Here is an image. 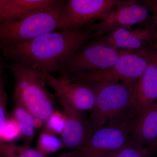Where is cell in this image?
<instances>
[{"instance_id": "8992f818", "label": "cell", "mask_w": 157, "mask_h": 157, "mask_svg": "<svg viewBox=\"0 0 157 157\" xmlns=\"http://www.w3.org/2000/svg\"><path fill=\"white\" fill-rule=\"evenodd\" d=\"M131 50H116L94 41L84 45L67 62L62 73L77 74L105 70Z\"/></svg>"}, {"instance_id": "44dd1931", "label": "cell", "mask_w": 157, "mask_h": 157, "mask_svg": "<svg viewBox=\"0 0 157 157\" xmlns=\"http://www.w3.org/2000/svg\"><path fill=\"white\" fill-rule=\"evenodd\" d=\"M20 137V131L16 121L11 117L8 118L1 136V143H11Z\"/></svg>"}, {"instance_id": "e0dca14e", "label": "cell", "mask_w": 157, "mask_h": 157, "mask_svg": "<svg viewBox=\"0 0 157 157\" xmlns=\"http://www.w3.org/2000/svg\"><path fill=\"white\" fill-rule=\"evenodd\" d=\"M2 157H47L37 149L28 145H18L12 143H0Z\"/></svg>"}, {"instance_id": "6da1fadb", "label": "cell", "mask_w": 157, "mask_h": 157, "mask_svg": "<svg viewBox=\"0 0 157 157\" xmlns=\"http://www.w3.org/2000/svg\"><path fill=\"white\" fill-rule=\"evenodd\" d=\"M90 26L55 31L24 42L1 46L7 60L22 63L44 74L61 71L73 55L91 38Z\"/></svg>"}, {"instance_id": "7c38bea8", "label": "cell", "mask_w": 157, "mask_h": 157, "mask_svg": "<svg viewBox=\"0 0 157 157\" xmlns=\"http://www.w3.org/2000/svg\"><path fill=\"white\" fill-rule=\"evenodd\" d=\"M137 113L150 108L157 103V55L144 73L135 81L128 82Z\"/></svg>"}, {"instance_id": "7a4b0ae2", "label": "cell", "mask_w": 157, "mask_h": 157, "mask_svg": "<svg viewBox=\"0 0 157 157\" xmlns=\"http://www.w3.org/2000/svg\"><path fill=\"white\" fill-rule=\"evenodd\" d=\"M94 96V104L88 124L91 135L106 126L131 120L137 111L129 83L119 81L87 85Z\"/></svg>"}, {"instance_id": "4fadbf2b", "label": "cell", "mask_w": 157, "mask_h": 157, "mask_svg": "<svg viewBox=\"0 0 157 157\" xmlns=\"http://www.w3.org/2000/svg\"><path fill=\"white\" fill-rule=\"evenodd\" d=\"M130 140L143 147L156 149L157 104L143 112L137 113L132 119L130 129Z\"/></svg>"}, {"instance_id": "5bb4252c", "label": "cell", "mask_w": 157, "mask_h": 157, "mask_svg": "<svg viewBox=\"0 0 157 157\" xmlns=\"http://www.w3.org/2000/svg\"><path fill=\"white\" fill-rule=\"evenodd\" d=\"M55 0H0V25L20 19Z\"/></svg>"}, {"instance_id": "d6986e66", "label": "cell", "mask_w": 157, "mask_h": 157, "mask_svg": "<svg viewBox=\"0 0 157 157\" xmlns=\"http://www.w3.org/2000/svg\"><path fill=\"white\" fill-rule=\"evenodd\" d=\"M63 147L62 140L56 135L45 131L39 135L37 143V149L42 154L54 153Z\"/></svg>"}, {"instance_id": "ba28073f", "label": "cell", "mask_w": 157, "mask_h": 157, "mask_svg": "<svg viewBox=\"0 0 157 157\" xmlns=\"http://www.w3.org/2000/svg\"><path fill=\"white\" fill-rule=\"evenodd\" d=\"M124 1L69 0L65 7L67 30L80 29L95 21L102 20Z\"/></svg>"}, {"instance_id": "7402d4cb", "label": "cell", "mask_w": 157, "mask_h": 157, "mask_svg": "<svg viewBox=\"0 0 157 157\" xmlns=\"http://www.w3.org/2000/svg\"><path fill=\"white\" fill-rule=\"evenodd\" d=\"M7 100L8 97L4 87L3 78H0V143L1 136L8 118L6 109Z\"/></svg>"}, {"instance_id": "cb8c5ba5", "label": "cell", "mask_w": 157, "mask_h": 157, "mask_svg": "<svg viewBox=\"0 0 157 157\" xmlns=\"http://www.w3.org/2000/svg\"><path fill=\"white\" fill-rule=\"evenodd\" d=\"M76 153L75 151H70L67 152L63 153L57 157H75Z\"/></svg>"}, {"instance_id": "2e32d148", "label": "cell", "mask_w": 157, "mask_h": 157, "mask_svg": "<svg viewBox=\"0 0 157 157\" xmlns=\"http://www.w3.org/2000/svg\"><path fill=\"white\" fill-rule=\"evenodd\" d=\"M11 117L18 124L20 131V137L28 145L31 144L36 129L34 116L22 105L14 103Z\"/></svg>"}, {"instance_id": "3957f363", "label": "cell", "mask_w": 157, "mask_h": 157, "mask_svg": "<svg viewBox=\"0 0 157 157\" xmlns=\"http://www.w3.org/2000/svg\"><path fill=\"white\" fill-rule=\"evenodd\" d=\"M66 2L55 0L20 19L0 25V46L24 42L42 35L67 29Z\"/></svg>"}, {"instance_id": "30bf717a", "label": "cell", "mask_w": 157, "mask_h": 157, "mask_svg": "<svg viewBox=\"0 0 157 157\" xmlns=\"http://www.w3.org/2000/svg\"><path fill=\"white\" fill-rule=\"evenodd\" d=\"M65 117V123L61 134L63 147L71 151L78 149L90 136L87 119L82 111L76 109L67 101L56 98Z\"/></svg>"}, {"instance_id": "9c48e42d", "label": "cell", "mask_w": 157, "mask_h": 157, "mask_svg": "<svg viewBox=\"0 0 157 157\" xmlns=\"http://www.w3.org/2000/svg\"><path fill=\"white\" fill-rule=\"evenodd\" d=\"M152 9L151 5L135 1H124L98 23L90 25L93 38H99L120 28L144 20Z\"/></svg>"}, {"instance_id": "9a60e30c", "label": "cell", "mask_w": 157, "mask_h": 157, "mask_svg": "<svg viewBox=\"0 0 157 157\" xmlns=\"http://www.w3.org/2000/svg\"><path fill=\"white\" fill-rule=\"evenodd\" d=\"M152 31L150 29L132 31L128 36L102 45L116 50H137L153 48L155 46L152 45Z\"/></svg>"}, {"instance_id": "277c9868", "label": "cell", "mask_w": 157, "mask_h": 157, "mask_svg": "<svg viewBox=\"0 0 157 157\" xmlns=\"http://www.w3.org/2000/svg\"><path fill=\"white\" fill-rule=\"evenodd\" d=\"M8 67L14 78V103L22 105L45 123L55 110V97L46 87L45 74L18 62H11Z\"/></svg>"}, {"instance_id": "5b68a950", "label": "cell", "mask_w": 157, "mask_h": 157, "mask_svg": "<svg viewBox=\"0 0 157 157\" xmlns=\"http://www.w3.org/2000/svg\"><path fill=\"white\" fill-rule=\"evenodd\" d=\"M156 47L132 50L124 54L111 67L105 70L77 74L61 73L69 82L86 85L119 81L128 83L136 80L144 73L157 53Z\"/></svg>"}, {"instance_id": "52a82bcc", "label": "cell", "mask_w": 157, "mask_h": 157, "mask_svg": "<svg viewBox=\"0 0 157 157\" xmlns=\"http://www.w3.org/2000/svg\"><path fill=\"white\" fill-rule=\"evenodd\" d=\"M131 120L120 124L106 126L94 132L78 149L75 157H98L120 148L130 141Z\"/></svg>"}, {"instance_id": "603a6c76", "label": "cell", "mask_w": 157, "mask_h": 157, "mask_svg": "<svg viewBox=\"0 0 157 157\" xmlns=\"http://www.w3.org/2000/svg\"><path fill=\"white\" fill-rule=\"evenodd\" d=\"M1 46H0V78H3V75L5 73V67H4V63L3 62L2 58L1 56Z\"/></svg>"}, {"instance_id": "ac0fdd59", "label": "cell", "mask_w": 157, "mask_h": 157, "mask_svg": "<svg viewBox=\"0 0 157 157\" xmlns=\"http://www.w3.org/2000/svg\"><path fill=\"white\" fill-rule=\"evenodd\" d=\"M151 151L149 147L140 146L130 140L120 148L107 152L98 157H146Z\"/></svg>"}, {"instance_id": "8fae6325", "label": "cell", "mask_w": 157, "mask_h": 157, "mask_svg": "<svg viewBox=\"0 0 157 157\" xmlns=\"http://www.w3.org/2000/svg\"><path fill=\"white\" fill-rule=\"evenodd\" d=\"M46 84L54 91L55 97L61 98L80 111L91 110L94 104V93L87 85L69 82L64 78L45 74Z\"/></svg>"}, {"instance_id": "ffe728a7", "label": "cell", "mask_w": 157, "mask_h": 157, "mask_svg": "<svg viewBox=\"0 0 157 157\" xmlns=\"http://www.w3.org/2000/svg\"><path fill=\"white\" fill-rule=\"evenodd\" d=\"M65 123L64 114L55 109L44 123L45 131L54 135H61Z\"/></svg>"}]
</instances>
